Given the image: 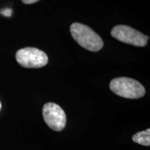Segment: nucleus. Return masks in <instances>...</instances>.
Wrapping results in <instances>:
<instances>
[{
    "instance_id": "nucleus-6",
    "label": "nucleus",
    "mask_w": 150,
    "mask_h": 150,
    "mask_svg": "<svg viewBox=\"0 0 150 150\" xmlns=\"http://www.w3.org/2000/svg\"><path fill=\"white\" fill-rule=\"evenodd\" d=\"M133 141L144 146L150 145V129L136 133L133 136Z\"/></svg>"
},
{
    "instance_id": "nucleus-4",
    "label": "nucleus",
    "mask_w": 150,
    "mask_h": 150,
    "mask_svg": "<svg viewBox=\"0 0 150 150\" xmlns=\"http://www.w3.org/2000/svg\"><path fill=\"white\" fill-rule=\"evenodd\" d=\"M110 34L114 38L126 44L136 47H145L149 36L127 25H116L112 28Z\"/></svg>"
},
{
    "instance_id": "nucleus-3",
    "label": "nucleus",
    "mask_w": 150,
    "mask_h": 150,
    "mask_svg": "<svg viewBox=\"0 0 150 150\" xmlns=\"http://www.w3.org/2000/svg\"><path fill=\"white\" fill-rule=\"evenodd\" d=\"M16 61L26 68H40L48 63V56L42 50L35 47H24L16 54Z\"/></svg>"
},
{
    "instance_id": "nucleus-7",
    "label": "nucleus",
    "mask_w": 150,
    "mask_h": 150,
    "mask_svg": "<svg viewBox=\"0 0 150 150\" xmlns=\"http://www.w3.org/2000/svg\"><path fill=\"white\" fill-rule=\"evenodd\" d=\"M12 10L11 8H5L4 10L1 11V13L3 15V16H6V17H10L12 14Z\"/></svg>"
},
{
    "instance_id": "nucleus-9",
    "label": "nucleus",
    "mask_w": 150,
    "mask_h": 150,
    "mask_svg": "<svg viewBox=\"0 0 150 150\" xmlns=\"http://www.w3.org/2000/svg\"><path fill=\"white\" fill-rule=\"evenodd\" d=\"M1 102H0V110H1Z\"/></svg>"
},
{
    "instance_id": "nucleus-5",
    "label": "nucleus",
    "mask_w": 150,
    "mask_h": 150,
    "mask_svg": "<svg viewBox=\"0 0 150 150\" xmlns=\"http://www.w3.org/2000/svg\"><path fill=\"white\" fill-rule=\"evenodd\" d=\"M42 115L45 123L54 131H60L66 125V115L64 110L59 105L49 102L44 105Z\"/></svg>"
},
{
    "instance_id": "nucleus-8",
    "label": "nucleus",
    "mask_w": 150,
    "mask_h": 150,
    "mask_svg": "<svg viewBox=\"0 0 150 150\" xmlns=\"http://www.w3.org/2000/svg\"><path fill=\"white\" fill-rule=\"evenodd\" d=\"M39 0H22V1L25 4H32L37 1H38Z\"/></svg>"
},
{
    "instance_id": "nucleus-1",
    "label": "nucleus",
    "mask_w": 150,
    "mask_h": 150,
    "mask_svg": "<svg viewBox=\"0 0 150 150\" xmlns=\"http://www.w3.org/2000/svg\"><path fill=\"white\" fill-rule=\"evenodd\" d=\"M70 30L74 40L86 50L97 52L104 46L102 38L88 26L74 22L71 24Z\"/></svg>"
},
{
    "instance_id": "nucleus-2",
    "label": "nucleus",
    "mask_w": 150,
    "mask_h": 150,
    "mask_svg": "<svg viewBox=\"0 0 150 150\" xmlns=\"http://www.w3.org/2000/svg\"><path fill=\"white\" fill-rule=\"evenodd\" d=\"M110 89L118 96L127 99H139L145 94V88L138 81L129 77L113 79Z\"/></svg>"
}]
</instances>
